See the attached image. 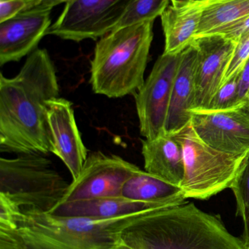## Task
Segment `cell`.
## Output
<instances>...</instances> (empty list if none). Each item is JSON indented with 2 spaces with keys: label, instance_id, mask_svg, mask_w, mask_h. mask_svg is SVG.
I'll list each match as a JSON object with an SVG mask.
<instances>
[{
  "label": "cell",
  "instance_id": "obj_8",
  "mask_svg": "<svg viewBox=\"0 0 249 249\" xmlns=\"http://www.w3.org/2000/svg\"><path fill=\"white\" fill-rule=\"evenodd\" d=\"M181 53H163L156 60L144 84L134 94L140 132L146 139H153L165 133L171 93Z\"/></svg>",
  "mask_w": 249,
  "mask_h": 249
},
{
  "label": "cell",
  "instance_id": "obj_13",
  "mask_svg": "<svg viewBox=\"0 0 249 249\" xmlns=\"http://www.w3.org/2000/svg\"><path fill=\"white\" fill-rule=\"evenodd\" d=\"M47 121L51 152L68 168L73 180L80 175L88 150L76 124L73 105L63 98H56L47 105Z\"/></svg>",
  "mask_w": 249,
  "mask_h": 249
},
{
  "label": "cell",
  "instance_id": "obj_12",
  "mask_svg": "<svg viewBox=\"0 0 249 249\" xmlns=\"http://www.w3.org/2000/svg\"><path fill=\"white\" fill-rule=\"evenodd\" d=\"M52 10L41 3L0 23V65L19 61L38 49L52 25Z\"/></svg>",
  "mask_w": 249,
  "mask_h": 249
},
{
  "label": "cell",
  "instance_id": "obj_3",
  "mask_svg": "<svg viewBox=\"0 0 249 249\" xmlns=\"http://www.w3.org/2000/svg\"><path fill=\"white\" fill-rule=\"evenodd\" d=\"M118 239L134 249H249L217 216L192 203L146 213L124 227Z\"/></svg>",
  "mask_w": 249,
  "mask_h": 249
},
{
  "label": "cell",
  "instance_id": "obj_20",
  "mask_svg": "<svg viewBox=\"0 0 249 249\" xmlns=\"http://www.w3.org/2000/svg\"><path fill=\"white\" fill-rule=\"evenodd\" d=\"M171 0H134L121 18L115 29L148 21H154L162 16Z\"/></svg>",
  "mask_w": 249,
  "mask_h": 249
},
{
  "label": "cell",
  "instance_id": "obj_15",
  "mask_svg": "<svg viewBox=\"0 0 249 249\" xmlns=\"http://www.w3.org/2000/svg\"><path fill=\"white\" fill-rule=\"evenodd\" d=\"M204 6V0H171L160 16L165 36L164 53H181L192 43Z\"/></svg>",
  "mask_w": 249,
  "mask_h": 249
},
{
  "label": "cell",
  "instance_id": "obj_27",
  "mask_svg": "<svg viewBox=\"0 0 249 249\" xmlns=\"http://www.w3.org/2000/svg\"><path fill=\"white\" fill-rule=\"evenodd\" d=\"M243 241L247 247H249V219L244 222V232Z\"/></svg>",
  "mask_w": 249,
  "mask_h": 249
},
{
  "label": "cell",
  "instance_id": "obj_14",
  "mask_svg": "<svg viewBox=\"0 0 249 249\" xmlns=\"http://www.w3.org/2000/svg\"><path fill=\"white\" fill-rule=\"evenodd\" d=\"M169 207L172 206L161 203L136 201L119 196L61 201L48 213L61 217L113 219L128 215L153 212Z\"/></svg>",
  "mask_w": 249,
  "mask_h": 249
},
{
  "label": "cell",
  "instance_id": "obj_6",
  "mask_svg": "<svg viewBox=\"0 0 249 249\" xmlns=\"http://www.w3.org/2000/svg\"><path fill=\"white\" fill-rule=\"evenodd\" d=\"M172 136L182 147L185 173L181 187L186 198L207 200L230 187L247 155L211 147L197 136L191 123Z\"/></svg>",
  "mask_w": 249,
  "mask_h": 249
},
{
  "label": "cell",
  "instance_id": "obj_32",
  "mask_svg": "<svg viewBox=\"0 0 249 249\" xmlns=\"http://www.w3.org/2000/svg\"><path fill=\"white\" fill-rule=\"evenodd\" d=\"M192 1H203V0H192Z\"/></svg>",
  "mask_w": 249,
  "mask_h": 249
},
{
  "label": "cell",
  "instance_id": "obj_17",
  "mask_svg": "<svg viewBox=\"0 0 249 249\" xmlns=\"http://www.w3.org/2000/svg\"><path fill=\"white\" fill-rule=\"evenodd\" d=\"M145 171L181 187L184 180V155L179 142L172 135L142 140Z\"/></svg>",
  "mask_w": 249,
  "mask_h": 249
},
{
  "label": "cell",
  "instance_id": "obj_5",
  "mask_svg": "<svg viewBox=\"0 0 249 249\" xmlns=\"http://www.w3.org/2000/svg\"><path fill=\"white\" fill-rule=\"evenodd\" d=\"M69 185L45 155L0 158V197L18 207L50 212Z\"/></svg>",
  "mask_w": 249,
  "mask_h": 249
},
{
  "label": "cell",
  "instance_id": "obj_29",
  "mask_svg": "<svg viewBox=\"0 0 249 249\" xmlns=\"http://www.w3.org/2000/svg\"><path fill=\"white\" fill-rule=\"evenodd\" d=\"M111 249H134L132 248L130 246L127 245V244H124V242L121 241V240L118 239V241L115 243V245L112 247Z\"/></svg>",
  "mask_w": 249,
  "mask_h": 249
},
{
  "label": "cell",
  "instance_id": "obj_23",
  "mask_svg": "<svg viewBox=\"0 0 249 249\" xmlns=\"http://www.w3.org/2000/svg\"><path fill=\"white\" fill-rule=\"evenodd\" d=\"M249 58V32L241 36L237 42L236 47L225 74L223 83L232 76L241 72Z\"/></svg>",
  "mask_w": 249,
  "mask_h": 249
},
{
  "label": "cell",
  "instance_id": "obj_24",
  "mask_svg": "<svg viewBox=\"0 0 249 249\" xmlns=\"http://www.w3.org/2000/svg\"><path fill=\"white\" fill-rule=\"evenodd\" d=\"M42 1V0H0V23L39 5Z\"/></svg>",
  "mask_w": 249,
  "mask_h": 249
},
{
  "label": "cell",
  "instance_id": "obj_16",
  "mask_svg": "<svg viewBox=\"0 0 249 249\" xmlns=\"http://www.w3.org/2000/svg\"><path fill=\"white\" fill-rule=\"evenodd\" d=\"M196 59L197 51L192 44L181 52L165 124L166 134H175L191 121V111L195 98L194 72Z\"/></svg>",
  "mask_w": 249,
  "mask_h": 249
},
{
  "label": "cell",
  "instance_id": "obj_22",
  "mask_svg": "<svg viewBox=\"0 0 249 249\" xmlns=\"http://www.w3.org/2000/svg\"><path fill=\"white\" fill-rule=\"evenodd\" d=\"M230 188L236 200L237 213L244 222L249 219V153L244 158Z\"/></svg>",
  "mask_w": 249,
  "mask_h": 249
},
{
  "label": "cell",
  "instance_id": "obj_10",
  "mask_svg": "<svg viewBox=\"0 0 249 249\" xmlns=\"http://www.w3.org/2000/svg\"><path fill=\"white\" fill-rule=\"evenodd\" d=\"M192 126L211 147L235 155L249 153V107L247 104L229 110L191 111Z\"/></svg>",
  "mask_w": 249,
  "mask_h": 249
},
{
  "label": "cell",
  "instance_id": "obj_2",
  "mask_svg": "<svg viewBox=\"0 0 249 249\" xmlns=\"http://www.w3.org/2000/svg\"><path fill=\"white\" fill-rule=\"evenodd\" d=\"M146 213L113 219L61 217L0 197V231L23 249H111L120 231Z\"/></svg>",
  "mask_w": 249,
  "mask_h": 249
},
{
  "label": "cell",
  "instance_id": "obj_30",
  "mask_svg": "<svg viewBox=\"0 0 249 249\" xmlns=\"http://www.w3.org/2000/svg\"><path fill=\"white\" fill-rule=\"evenodd\" d=\"M244 102H246L249 107V89L248 91H247V94H246L245 99H244Z\"/></svg>",
  "mask_w": 249,
  "mask_h": 249
},
{
  "label": "cell",
  "instance_id": "obj_26",
  "mask_svg": "<svg viewBox=\"0 0 249 249\" xmlns=\"http://www.w3.org/2000/svg\"><path fill=\"white\" fill-rule=\"evenodd\" d=\"M249 89V58L240 73L239 92L241 100L244 102Z\"/></svg>",
  "mask_w": 249,
  "mask_h": 249
},
{
  "label": "cell",
  "instance_id": "obj_19",
  "mask_svg": "<svg viewBox=\"0 0 249 249\" xmlns=\"http://www.w3.org/2000/svg\"><path fill=\"white\" fill-rule=\"evenodd\" d=\"M205 2V1H204ZM249 16V0H216L205 3L195 38L210 35Z\"/></svg>",
  "mask_w": 249,
  "mask_h": 249
},
{
  "label": "cell",
  "instance_id": "obj_18",
  "mask_svg": "<svg viewBox=\"0 0 249 249\" xmlns=\"http://www.w3.org/2000/svg\"><path fill=\"white\" fill-rule=\"evenodd\" d=\"M121 196L129 200L170 206L182 204L187 200L181 187L141 169L136 171L124 183Z\"/></svg>",
  "mask_w": 249,
  "mask_h": 249
},
{
  "label": "cell",
  "instance_id": "obj_25",
  "mask_svg": "<svg viewBox=\"0 0 249 249\" xmlns=\"http://www.w3.org/2000/svg\"><path fill=\"white\" fill-rule=\"evenodd\" d=\"M249 32V16L232 24L225 26L212 35H219L237 42L241 36Z\"/></svg>",
  "mask_w": 249,
  "mask_h": 249
},
{
  "label": "cell",
  "instance_id": "obj_7",
  "mask_svg": "<svg viewBox=\"0 0 249 249\" xmlns=\"http://www.w3.org/2000/svg\"><path fill=\"white\" fill-rule=\"evenodd\" d=\"M134 0H73L64 6L48 35L64 40L99 39L115 29Z\"/></svg>",
  "mask_w": 249,
  "mask_h": 249
},
{
  "label": "cell",
  "instance_id": "obj_1",
  "mask_svg": "<svg viewBox=\"0 0 249 249\" xmlns=\"http://www.w3.org/2000/svg\"><path fill=\"white\" fill-rule=\"evenodd\" d=\"M55 66L45 49L28 55L20 71L0 75V152L47 155L51 146L47 105L58 97Z\"/></svg>",
  "mask_w": 249,
  "mask_h": 249
},
{
  "label": "cell",
  "instance_id": "obj_11",
  "mask_svg": "<svg viewBox=\"0 0 249 249\" xmlns=\"http://www.w3.org/2000/svg\"><path fill=\"white\" fill-rule=\"evenodd\" d=\"M237 42L219 35L194 39L197 51L194 80L195 98L192 110H206L213 96L223 84Z\"/></svg>",
  "mask_w": 249,
  "mask_h": 249
},
{
  "label": "cell",
  "instance_id": "obj_31",
  "mask_svg": "<svg viewBox=\"0 0 249 249\" xmlns=\"http://www.w3.org/2000/svg\"><path fill=\"white\" fill-rule=\"evenodd\" d=\"M216 1V0H204L205 3H206V4H207V3L212 2V1Z\"/></svg>",
  "mask_w": 249,
  "mask_h": 249
},
{
  "label": "cell",
  "instance_id": "obj_4",
  "mask_svg": "<svg viewBox=\"0 0 249 249\" xmlns=\"http://www.w3.org/2000/svg\"><path fill=\"white\" fill-rule=\"evenodd\" d=\"M153 22L115 29L99 38L91 61L90 83L95 93L117 99L134 95L143 86Z\"/></svg>",
  "mask_w": 249,
  "mask_h": 249
},
{
  "label": "cell",
  "instance_id": "obj_21",
  "mask_svg": "<svg viewBox=\"0 0 249 249\" xmlns=\"http://www.w3.org/2000/svg\"><path fill=\"white\" fill-rule=\"evenodd\" d=\"M240 73L232 76L223 83L212 98L207 109L203 111L217 112L229 110L246 104L240 97Z\"/></svg>",
  "mask_w": 249,
  "mask_h": 249
},
{
  "label": "cell",
  "instance_id": "obj_9",
  "mask_svg": "<svg viewBox=\"0 0 249 249\" xmlns=\"http://www.w3.org/2000/svg\"><path fill=\"white\" fill-rule=\"evenodd\" d=\"M139 169L117 155H105L100 151L91 152L61 201L119 197L124 183Z\"/></svg>",
  "mask_w": 249,
  "mask_h": 249
},
{
  "label": "cell",
  "instance_id": "obj_28",
  "mask_svg": "<svg viewBox=\"0 0 249 249\" xmlns=\"http://www.w3.org/2000/svg\"><path fill=\"white\" fill-rule=\"evenodd\" d=\"M71 1H73V0H42V4L54 8V7L58 5V4H63V3L67 4V3Z\"/></svg>",
  "mask_w": 249,
  "mask_h": 249
}]
</instances>
